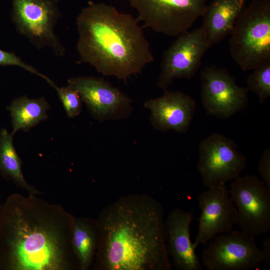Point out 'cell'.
Instances as JSON below:
<instances>
[{"instance_id":"cell-1","label":"cell","mask_w":270,"mask_h":270,"mask_svg":"<svg viewBox=\"0 0 270 270\" xmlns=\"http://www.w3.org/2000/svg\"><path fill=\"white\" fill-rule=\"evenodd\" d=\"M38 194H13L0 206V270H72L74 216Z\"/></svg>"},{"instance_id":"cell-2","label":"cell","mask_w":270,"mask_h":270,"mask_svg":"<svg viewBox=\"0 0 270 270\" xmlns=\"http://www.w3.org/2000/svg\"><path fill=\"white\" fill-rule=\"evenodd\" d=\"M164 210L147 194L120 197L96 221L99 270H172L164 231Z\"/></svg>"},{"instance_id":"cell-3","label":"cell","mask_w":270,"mask_h":270,"mask_svg":"<svg viewBox=\"0 0 270 270\" xmlns=\"http://www.w3.org/2000/svg\"><path fill=\"white\" fill-rule=\"evenodd\" d=\"M76 24L80 62L104 76L127 84L132 75L141 74L154 60L138 20L114 6L90 2L78 14Z\"/></svg>"},{"instance_id":"cell-4","label":"cell","mask_w":270,"mask_h":270,"mask_svg":"<svg viewBox=\"0 0 270 270\" xmlns=\"http://www.w3.org/2000/svg\"><path fill=\"white\" fill-rule=\"evenodd\" d=\"M230 34V52L242 70L270 62V0H255L245 6Z\"/></svg>"},{"instance_id":"cell-5","label":"cell","mask_w":270,"mask_h":270,"mask_svg":"<svg viewBox=\"0 0 270 270\" xmlns=\"http://www.w3.org/2000/svg\"><path fill=\"white\" fill-rule=\"evenodd\" d=\"M58 0H12L11 18L16 30L36 48L64 56L66 48L55 33L62 16Z\"/></svg>"},{"instance_id":"cell-6","label":"cell","mask_w":270,"mask_h":270,"mask_svg":"<svg viewBox=\"0 0 270 270\" xmlns=\"http://www.w3.org/2000/svg\"><path fill=\"white\" fill-rule=\"evenodd\" d=\"M142 28L170 36L190 30L202 16L208 0H128Z\"/></svg>"},{"instance_id":"cell-7","label":"cell","mask_w":270,"mask_h":270,"mask_svg":"<svg viewBox=\"0 0 270 270\" xmlns=\"http://www.w3.org/2000/svg\"><path fill=\"white\" fill-rule=\"evenodd\" d=\"M228 192L237 207L236 224L253 237L270 230V190L255 176H239L231 183Z\"/></svg>"},{"instance_id":"cell-8","label":"cell","mask_w":270,"mask_h":270,"mask_svg":"<svg viewBox=\"0 0 270 270\" xmlns=\"http://www.w3.org/2000/svg\"><path fill=\"white\" fill-rule=\"evenodd\" d=\"M206 244L200 262L208 270H252L263 262L255 238L241 230L218 234Z\"/></svg>"},{"instance_id":"cell-9","label":"cell","mask_w":270,"mask_h":270,"mask_svg":"<svg viewBox=\"0 0 270 270\" xmlns=\"http://www.w3.org/2000/svg\"><path fill=\"white\" fill-rule=\"evenodd\" d=\"M198 150V170L208 188L236 179L246 166V157L234 142L222 134L214 133L202 140Z\"/></svg>"},{"instance_id":"cell-10","label":"cell","mask_w":270,"mask_h":270,"mask_svg":"<svg viewBox=\"0 0 270 270\" xmlns=\"http://www.w3.org/2000/svg\"><path fill=\"white\" fill-rule=\"evenodd\" d=\"M200 96L208 116L228 118L244 110L248 104L247 88L238 86L228 70L212 65L200 73Z\"/></svg>"},{"instance_id":"cell-11","label":"cell","mask_w":270,"mask_h":270,"mask_svg":"<svg viewBox=\"0 0 270 270\" xmlns=\"http://www.w3.org/2000/svg\"><path fill=\"white\" fill-rule=\"evenodd\" d=\"M68 84L78 92L92 116L100 122L128 118L133 112L132 100L102 78L72 77Z\"/></svg>"},{"instance_id":"cell-12","label":"cell","mask_w":270,"mask_h":270,"mask_svg":"<svg viewBox=\"0 0 270 270\" xmlns=\"http://www.w3.org/2000/svg\"><path fill=\"white\" fill-rule=\"evenodd\" d=\"M164 52L157 84L167 90L175 79H191L209 48L202 26L178 36Z\"/></svg>"},{"instance_id":"cell-13","label":"cell","mask_w":270,"mask_h":270,"mask_svg":"<svg viewBox=\"0 0 270 270\" xmlns=\"http://www.w3.org/2000/svg\"><path fill=\"white\" fill-rule=\"evenodd\" d=\"M198 202L201 213L198 232L193 242L196 248L218 234L232 230L237 215L226 184L208 188L200 194Z\"/></svg>"},{"instance_id":"cell-14","label":"cell","mask_w":270,"mask_h":270,"mask_svg":"<svg viewBox=\"0 0 270 270\" xmlns=\"http://www.w3.org/2000/svg\"><path fill=\"white\" fill-rule=\"evenodd\" d=\"M164 91L162 96L148 100L144 104L150 112V124L161 132L172 130L178 133H186L194 116L196 102L180 91Z\"/></svg>"},{"instance_id":"cell-15","label":"cell","mask_w":270,"mask_h":270,"mask_svg":"<svg viewBox=\"0 0 270 270\" xmlns=\"http://www.w3.org/2000/svg\"><path fill=\"white\" fill-rule=\"evenodd\" d=\"M194 218L192 211L176 208L164 222L167 251L178 270H202L203 268L190 238V226Z\"/></svg>"},{"instance_id":"cell-16","label":"cell","mask_w":270,"mask_h":270,"mask_svg":"<svg viewBox=\"0 0 270 270\" xmlns=\"http://www.w3.org/2000/svg\"><path fill=\"white\" fill-rule=\"evenodd\" d=\"M246 0H212L206 5L202 28L210 48L232 32Z\"/></svg>"},{"instance_id":"cell-17","label":"cell","mask_w":270,"mask_h":270,"mask_svg":"<svg viewBox=\"0 0 270 270\" xmlns=\"http://www.w3.org/2000/svg\"><path fill=\"white\" fill-rule=\"evenodd\" d=\"M50 106L44 97L30 98L26 96L14 100L8 106L12 118V134L28 132L48 118Z\"/></svg>"},{"instance_id":"cell-18","label":"cell","mask_w":270,"mask_h":270,"mask_svg":"<svg viewBox=\"0 0 270 270\" xmlns=\"http://www.w3.org/2000/svg\"><path fill=\"white\" fill-rule=\"evenodd\" d=\"M98 240L96 221L74 216L72 245L80 270H88L94 262Z\"/></svg>"},{"instance_id":"cell-19","label":"cell","mask_w":270,"mask_h":270,"mask_svg":"<svg viewBox=\"0 0 270 270\" xmlns=\"http://www.w3.org/2000/svg\"><path fill=\"white\" fill-rule=\"evenodd\" d=\"M14 136L4 128L0 130V175L28 194L40 195V192L24 178L22 161L14 144Z\"/></svg>"},{"instance_id":"cell-20","label":"cell","mask_w":270,"mask_h":270,"mask_svg":"<svg viewBox=\"0 0 270 270\" xmlns=\"http://www.w3.org/2000/svg\"><path fill=\"white\" fill-rule=\"evenodd\" d=\"M246 80L247 89L256 94L260 104L270 97V62L252 70Z\"/></svg>"},{"instance_id":"cell-21","label":"cell","mask_w":270,"mask_h":270,"mask_svg":"<svg viewBox=\"0 0 270 270\" xmlns=\"http://www.w3.org/2000/svg\"><path fill=\"white\" fill-rule=\"evenodd\" d=\"M61 102L68 117L73 118L80 115L82 110V102L78 92L68 85L54 88Z\"/></svg>"},{"instance_id":"cell-22","label":"cell","mask_w":270,"mask_h":270,"mask_svg":"<svg viewBox=\"0 0 270 270\" xmlns=\"http://www.w3.org/2000/svg\"><path fill=\"white\" fill-rule=\"evenodd\" d=\"M0 66H16L25 70L44 79L52 88L56 84L49 78L40 72L35 68L25 62L16 54L10 52L4 51L0 49Z\"/></svg>"},{"instance_id":"cell-23","label":"cell","mask_w":270,"mask_h":270,"mask_svg":"<svg viewBox=\"0 0 270 270\" xmlns=\"http://www.w3.org/2000/svg\"><path fill=\"white\" fill-rule=\"evenodd\" d=\"M258 172L262 176L263 182L270 189V148H268L262 154L258 166Z\"/></svg>"},{"instance_id":"cell-24","label":"cell","mask_w":270,"mask_h":270,"mask_svg":"<svg viewBox=\"0 0 270 270\" xmlns=\"http://www.w3.org/2000/svg\"><path fill=\"white\" fill-rule=\"evenodd\" d=\"M263 257V262L268 266L270 265V238L265 239L262 244V249L261 250Z\"/></svg>"},{"instance_id":"cell-25","label":"cell","mask_w":270,"mask_h":270,"mask_svg":"<svg viewBox=\"0 0 270 270\" xmlns=\"http://www.w3.org/2000/svg\"><path fill=\"white\" fill-rule=\"evenodd\" d=\"M2 204V203H1V195H0V206Z\"/></svg>"},{"instance_id":"cell-26","label":"cell","mask_w":270,"mask_h":270,"mask_svg":"<svg viewBox=\"0 0 270 270\" xmlns=\"http://www.w3.org/2000/svg\"><path fill=\"white\" fill-rule=\"evenodd\" d=\"M246 0V1H247V0H251L252 2V1H254V0Z\"/></svg>"}]
</instances>
